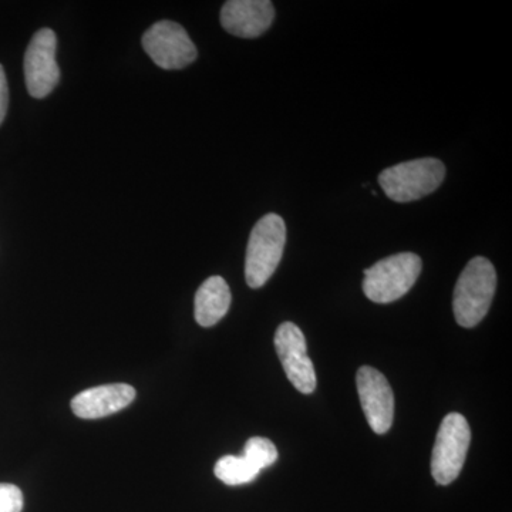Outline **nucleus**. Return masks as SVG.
I'll return each mask as SVG.
<instances>
[{"mask_svg":"<svg viewBox=\"0 0 512 512\" xmlns=\"http://www.w3.org/2000/svg\"><path fill=\"white\" fill-rule=\"evenodd\" d=\"M497 288V272L484 256L468 262L458 278L453 296V311L458 325L471 329L490 311Z\"/></svg>","mask_w":512,"mask_h":512,"instance_id":"obj_1","label":"nucleus"},{"mask_svg":"<svg viewBox=\"0 0 512 512\" xmlns=\"http://www.w3.org/2000/svg\"><path fill=\"white\" fill-rule=\"evenodd\" d=\"M421 259L412 252L384 258L365 269L363 292L375 303H392L403 298L419 279Z\"/></svg>","mask_w":512,"mask_h":512,"instance_id":"obj_4","label":"nucleus"},{"mask_svg":"<svg viewBox=\"0 0 512 512\" xmlns=\"http://www.w3.org/2000/svg\"><path fill=\"white\" fill-rule=\"evenodd\" d=\"M57 37L52 29H40L30 40L25 55V80L30 96L45 99L60 80L56 62Z\"/></svg>","mask_w":512,"mask_h":512,"instance_id":"obj_7","label":"nucleus"},{"mask_svg":"<svg viewBox=\"0 0 512 512\" xmlns=\"http://www.w3.org/2000/svg\"><path fill=\"white\" fill-rule=\"evenodd\" d=\"M274 18V3L269 0H229L221 10L222 28L244 39L264 35Z\"/></svg>","mask_w":512,"mask_h":512,"instance_id":"obj_10","label":"nucleus"},{"mask_svg":"<svg viewBox=\"0 0 512 512\" xmlns=\"http://www.w3.org/2000/svg\"><path fill=\"white\" fill-rule=\"evenodd\" d=\"M23 494L13 484H0V512H22Z\"/></svg>","mask_w":512,"mask_h":512,"instance_id":"obj_15","label":"nucleus"},{"mask_svg":"<svg viewBox=\"0 0 512 512\" xmlns=\"http://www.w3.org/2000/svg\"><path fill=\"white\" fill-rule=\"evenodd\" d=\"M286 244V225L278 214H268L256 222L249 237L245 279L249 288H262L281 262Z\"/></svg>","mask_w":512,"mask_h":512,"instance_id":"obj_2","label":"nucleus"},{"mask_svg":"<svg viewBox=\"0 0 512 512\" xmlns=\"http://www.w3.org/2000/svg\"><path fill=\"white\" fill-rule=\"evenodd\" d=\"M275 349L284 367L286 377L298 392L311 394L316 389V373L308 356L305 335L292 322H285L276 329Z\"/></svg>","mask_w":512,"mask_h":512,"instance_id":"obj_8","label":"nucleus"},{"mask_svg":"<svg viewBox=\"0 0 512 512\" xmlns=\"http://www.w3.org/2000/svg\"><path fill=\"white\" fill-rule=\"evenodd\" d=\"M471 430L466 417L450 413L441 421L431 454V474L437 484L453 483L461 473L470 447Z\"/></svg>","mask_w":512,"mask_h":512,"instance_id":"obj_5","label":"nucleus"},{"mask_svg":"<svg viewBox=\"0 0 512 512\" xmlns=\"http://www.w3.org/2000/svg\"><path fill=\"white\" fill-rule=\"evenodd\" d=\"M446 167L437 158H419L386 168L379 175L384 194L396 202L421 200L440 187Z\"/></svg>","mask_w":512,"mask_h":512,"instance_id":"obj_3","label":"nucleus"},{"mask_svg":"<svg viewBox=\"0 0 512 512\" xmlns=\"http://www.w3.org/2000/svg\"><path fill=\"white\" fill-rule=\"evenodd\" d=\"M143 47L158 67L180 70L197 59V47L187 30L171 20H161L144 33Z\"/></svg>","mask_w":512,"mask_h":512,"instance_id":"obj_6","label":"nucleus"},{"mask_svg":"<svg viewBox=\"0 0 512 512\" xmlns=\"http://www.w3.org/2000/svg\"><path fill=\"white\" fill-rule=\"evenodd\" d=\"M242 456L261 471L271 467L278 460V450L271 440L264 439V437H252L245 444Z\"/></svg>","mask_w":512,"mask_h":512,"instance_id":"obj_14","label":"nucleus"},{"mask_svg":"<svg viewBox=\"0 0 512 512\" xmlns=\"http://www.w3.org/2000/svg\"><path fill=\"white\" fill-rule=\"evenodd\" d=\"M231 289L221 276H211L195 293V320L202 328H211L229 311Z\"/></svg>","mask_w":512,"mask_h":512,"instance_id":"obj_12","label":"nucleus"},{"mask_svg":"<svg viewBox=\"0 0 512 512\" xmlns=\"http://www.w3.org/2000/svg\"><path fill=\"white\" fill-rule=\"evenodd\" d=\"M215 477L227 485L252 483L261 471L244 456H224L214 468Z\"/></svg>","mask_w":512,"mask_h":512,"instance_id":"obj_13","label":"nucleus"},{"mask_svg":"<svg viewBox=\"0 0 512 512\" xmlns=\"http://www.w3.org/2000/svg\"><path fill=\"white\" fill-rule=\"evenodd\" d=\"M357 392L370 429L376 434L390 430L394 416V396L390 383L375 367H360L356 375Z\"/></svg>","mask_w":512,"mask_h":512,"instance_id":"obj_9","label":"nucleus"},{"mask_svg":"<svg viewBox=\"0 0 512 512\" xmlns=\"http://www.w3.org/2000/svg\"><path fill=\"white\" fill-rule=\"evenodd\" d=\"M9 106V89L8 80H6L5 70L0 64V124L5 120L6 113H8Z\"/></svg>","mask_w":512,"mask_h":512,"instance_id":"obj_16","label":"nucleus"},{"mask_svg":"<svg viewBox=\"0 0 512 512\" xmlns=\"http://www.w3.org/2000/svg\"><path fill=\"white\" fill-rule=\"evenodd\" d=\"M136 396V389L130 384H103L76 394L72 400V410L80 419H103L126 409Z\"/></svg>","mask_w":512,"mask_h":512,"instance_id":"obj_11","label":"nucleus"}]
</instances>
